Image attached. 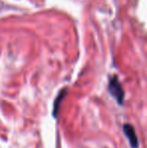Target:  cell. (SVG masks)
Here are the masks:
<instances>
[{"instance_id":"6da1fadb","label":"cell","mask_w":147,"mask_h":148,"mask_svg":"<svg viewBox=\"0 0 147 148\" xmlns=\"http://www.w3.org/2000/svg\"><path fill=\"white\" fill-rule=\"evenodd\" d=\"M108 91L115 98V100L117 101V103L119 105H123L124 99H125V93H124V90L121 83L119 82V80H118V78L116 76L112 77L110 81H109Z\"/></svg>"},{"instance_id":"7a4b0ae2","label":"cell","mask_w":147,"mask_h":148,"mask_svg":"<svg viewBox=\"0 0 147 148\" xmlns=\"http://www.w3.org/2000/svg\"><path fill=\"white\" fill-rule=\"evenodd\" d=\"M123 132L126 135L129 144L132 148H138L139 146V141H138L137 135H136L135 129L131 124H124L123 125Z\"/></svg>"},{"instance_id":"3957f363","label":"cell","mask_w":147,"mask_h":148,"mask_svg":"<svg viewBox=\"0 0 147 148\" xmlns=\"http://www.w3.org/2000/svg\"><path fill=\"white\" fill-rule=\"evenodd\" d=\"M66 93H67L66 90H63V91L57 95V97L55 98V103H53V115L55 118H57V113H59V107H61L62 101H63L64 97L66 96Z\"/></svg>"}]
</instances>
